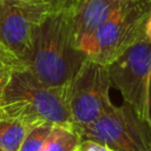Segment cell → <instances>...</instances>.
I'll return each mask as SVG.
<instances>
[{
  "label": "cell",
  "mask_w": 151,
  "mask_h": 151,
  "mask_svg": "<svg viewBox=\"0 0 151 151\" xmlns=\"http://www.w3.org/2000/svg\"><path fill=\"white\" fill-rule=\"evenodd\" d=\"M31 129L32 126L26 123L0 111V147L6 151H18Z\"/></svg>",
  "instance_id": "9"
},
{
  "label": "cell",
  "mask_w": 151,
  "mask_h": 151,
  "mask_svg": "<svg viewBox=\"0 0 151 151\" xmlns=\"http://www.w3.org/2000/svg\"><path fill=\"white\" fill-rule=\"evenodd\" d=\"M81 137L71 129L54 125L41 151H78Z\"/></svg>",
  "instance_id": "10"
},
{
  "label": "cell",
  "mask_w": 151,
  "mask_h": 151,
  "mask_svg": "<svg viewBox=\"0 0 151 151\" xmlns=\"http://www.w3.org/2000/svg\"><path fill=\"white\" fill-rule=\"evenodd\" d=\"M0 111L32 127L52 124L73 130L65 86H46L26 68L13 71L0 96Z\"/></svg>",
  "instance_id": "2"
},
{
  "label": "cell",
  "mask_w": 151,
  "mask_h": 151,
  "mask_svg": "<svg viewBox=\"0 0 151 151\" xmlns=\"http://www.w3.org/2000/svg\"><path fill=\"white\" fill-rule=\"evenodd\" d=\"M110 87L107 67L85 59L65 85V101L74 131L93 123L114 106L110 99Z\"/></svg>",
  "instance_id": "4"
},
{
  "label": "cell",
  "mask_w": 151,
  "mask_h": 151,
  "mask_svg": "<svg viewBox=\"0 0 151 151\" xmlns=\"http://www.w3.org/2000/svg\"><path fill=\"white\" fill-rule=\"evenodd\" d=\"M145 38L151 41V11L149 13V17L146 19V24H145Z\"/></svg>",
  "instance_id": "15"
},
{
  "label": "cell",
  "mask_w": 151,
  "mask_h": 151,
  "mask_svg": "<svg viewBox=\"0 0 151 151\" xmlns=\"http://www.w3.org/2000/svg\"><path fill=\"white\" fill-rule=\"evenodd\" d=\"M0 151H6V150H4L2 147H0Z\"/></svg>",
  "instance_id": "16"
},
{
  "label": "cell",
  "mask_w": 151,
  "mask_h": 151,
  "mask_svg": "<svg viewBox=\"0 0 151 151\" xmlns=\"http://www.w3.org/2000/svg\"><path fill=\"white\" fill-rule=\"evenodd\" d=\"M106 67L124 103L151 124V41H137Z\"/></svg>",
  "instance_id": "5"
},
{
  "label": "cell",
  "mask_w": 151,
  "mask_h": 151,
  "mask_svg": "<svg viewBox=\"0 0 151 151\" xmlns=\"http://www.w3.org/2000/svg\"><path fill=\"white\" fill-rule=\"evenodd\" d=\"M53 11L47 0H0V48L26 68L38 28Z\"/></svg>",
  "instance_id": "6"
},
{
  "label": "cell",
  "mask_w": 151,
  "mask_h": 151,
  "mask_svg": "<svg viewBox=\"0 0 151 151\" xmlns=\"http://www.w3.org/2000/svg\"><path fill=\"white\" fill-rule=\"evenodd\" d=\"M52 124H40L33 126L24 138L18 151H41L52 129Z\"/></svg>",
  "instance_id": "11"
},
{
  "label": "cell",
  "mask_w": 151,
  "mask_h": 151,
  "mask_svg": "<svg viewBox=\"0 0 151 151\" xmlns=\"http://www.w3.org/2000/svg\"><path fill=\"white\" fill-rule=\"evenodd\" d=\"M17 68H25V67L0 48V96L5 86L7 85L13 71Z\"/></svg>",
  "instance_id": "12"
},
{
  "label": "cell",
  "mask_w": 151,
  "mask_h": 151,
  "mask_svg": "<svg viewBox=\"0 0 151 151\" xmlns=\"http://www.w3.org/2000/svg\"><path fill=\"white\" fill-rule=\"evenodd\" d=\"M47 1L52 4L54 9H65L73 12L83 0H47Z\"/></svg>",
  "instance_id": "14"
},
{
  "label": "cell",
  "mask_w": 151,
  "mask_h": 151,
  "mask_svg": "<svg viewBox=\"0 0 151 151\" xmlns=\"http://www.w3.org/2000/svg\"><path fill=\"white\" fill-rule=\"evenodd\" d=\"M78 151H114V150H112L111 147L101 143H98L91 139H81Z\"/></svg>",
  "instance_id": "13"
},
{
  "label": "cell",
  "mask_w": 151,
  "mask_h": 151,
  "mask_svg": "<svg viewBox=\"0 0 151 151\" xmlns=\"http://www.w3.org/2000/svg\"><path fill=\"white\" fill-rule=\"evenodd\" d=\"M127 0H83L72 12L73 37L77 47L117 13Z\"/></svg>",
  "instance_id": "8"
},
{
  "label": "cell",
  "mask_w": 151,
  "mask_h": 151,
  "mask_svg": "<svg viewBox=\"0 0 151 151\" xmlns=\"http://www.w3.org/2000/svg\"><path fill=\"white\" fill-rule=\"evenodd\" d=\"M151 0H127L91 37L79 45L86 59L107 66L129 47L145 38Z\"/></svg>",
  "instance_id": "3"
},
{
  "label": "cell",
  "mask_w": 151,
  "mask_h": 151,
  "mask_svg": "<svg viewBox=\"0 0 151 151\" xmlns=\"http://www.w3.org/2000/svg\"><path fill=\"white\" fill-rule=\"evenodd\" d=\"M85 59L74 41L72 12L55 9L38 28L26 70L41 84L59 87L72 79Z\"/></svg>",
  "instance_id": "1"
},
{
  "label": "cell",
  "mask_w": 151,
  "mask_h": 151,
  "mask_svg": "<svg viewBox=\"0 0 151 151\" xmlns=\"http://www.w3.org/2000/svg\"><path fill=\"white\" fill-rule=\"evenodd\" d=\"M81 139L101 143L114 151H151V124L123 103L76 131Z\"/></svg>",
  "instance_id": "7"
}]
</instances>
